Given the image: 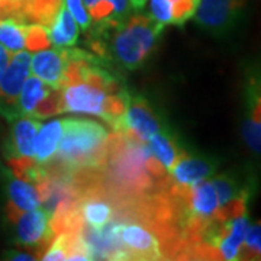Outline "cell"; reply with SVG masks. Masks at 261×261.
Segmentation results:
<instances>
[{
  "instance_id": "obj_6",
  "label": "cell",
  "mask_w": 261,
  "mask_h": 261,
  "mask_svg": "<svg viewBox=\"0 0 261 261\" xmlns=\"http://www.w3.org/2000/svg\"><path fill=\"white\" fill-rule=\"evenodd\" d=\"M31 53L19 51L9 61L8 68L0 79V113L9 119H18L19 115V96L25 80L31 73Z\"/></svg>"
},
{
  "instance_id": "obj_16",
  "label": "cell",
  "mask_w": 261,
  "mask_h": 261,
  "mask_svg": "<svg viewBox=\"0 0 261 261\" xmlns=\"http://www.w3.org/2000/svg\"><path fill=\"white\" fill-rule=\"evenodd\" d=\"M6 192L9 197V209L8 214L12 219L20 212L32 211L41 206V195L37 185L28 180L18 177L12 173L6 180Z\"/></svg>"
},
{
  "instance_id": "obj_26",
  "label": "cell",
  "mask_w": 261,
  "mask_h": 261,
  "mask_svg": "<svg viewBox=\"0 0 261 261\" xmlns=\"http://www.w3.org/2000/svg\"><path fill=\"white\" fill-rule=\"evenodd\" d=\"M64 2L67 9L71 13V16L75 19V22L79 23L80 28L84 31V29H89L92 27V18L83 5V0H64Z\"/></svg>"
},
{
  "instance_id": "obj_11",
  "label": "cell",
  "mask_w": 261,
  "mask_h": 261,
  "mask_svg": "<svg viewBox=\"0 0 261 261\" xmlns=\"http://www.w3.org/2000/svg\"><path fill=\"white\" fill-rule=\"evenodd\" d=\"M77 209L84 225L92 228H100L112 219L116 209L112 200H109L105 190L90 186L80 193L77 200Z\"/></svg>"
},
{
  "instance_id": "obj_5",
  "label": "cell",
  "mask_w": 261,
  "mask_h": 261,
  "mask_svg": "<svg viewBox=\"0 0 261 261\" xmlns=\"http://www.w3.org/2000/svg\"><path fill=\"white\" fill-rule=\"evenodd\" d=\"M247 0H199L196 22L215 37L226 35L243 16Z\"/></svg>"
},
{
  "instance_id": "obj_1",
  "label": "cell",
  "mask_w": 261,
  "mask_h": 261,
  "mask_svg": "<svg viewBox=\"0 0 261 261\" xmlns=\"http://www.w3.org/2000/svg\"><path fill=\"white\" fill-rule=\"evenodd\" d=\"M99 170L106 176L108 185L125 196L142 195L168 177L167 171L151 154L147 141L122 132H113L109 137Z\"/></svg>"
},
{
  "instance_id": "obj_27",
  "label": "cell",
  "mask_w": 261,
  "mask_h": 261,
  "mask_svg": "<svg viewBox=\"0 0 261 261\" xmlns=\"http://www.w3.org/2000/svg\"><path fill=\"white\" fill-rule=\"evenodd\" d=\"M9 61H10L9 51L0 44V79H2V75H3V73H5V70L8 68Z\"/></svg>"
},
{
  "instance_id": "obj_10",
  "label": "cell",
  "mask_w": 261,
  "mask_h": 261,
  "mask_svg": "<svg viewBox=\"0 0 261 261\" xmlns=\"http://www.w3.org/2000/svg\"><path fill=\"white\" fill-rule=\"evenodd\" d=\"M68 53L67 48L39 49L31 58V71L49 86L61 89L65 84L68 70Z\"/></svg>"
},
{
  "instance_id": "obj_4",
  "label": "cell",
  "mask_w": 261,
  "mask_h": 261,
  "mask_svg": "<svg viewBox=\"0 0 261 261\" xmlns=\"http://www.w3.org/2000/svg\"><path fill=\"white\" fill-rule=\"evenodd\" d=\"M129 93H112L102 84L73 80L61 87V113H84L99 116L112 128L126 109Z\"/></svg>"
},
{
  "instance_id": "obj_15",
  "label": "cell",
  "mask_w": 261,
  "mask_h": 261,
  "mask_svg": "<svg viewBox=\"0 0 261 261\" xmlns=\"http://www.w3.org/2000/svg\"><path fill=\"white\" fill-rule=\"evenodd\" d=\"M247 145L261 155V80H251L247 90V118L243 123Z\"/></svg>"
},
{
  "instance_id": "obj_12",
  "label": "cell",
  "mask_w": 261,
  "mask_h": 261,
  "mask_svg": "<svg viewBox=\"0 0 261 261\" xmlns=\"http://www.w3.org/2000/svg\"><path fill=\"white\" fill-rule=\"evenodd\" d=\"M218 163L211 157L203 155H189L183 154L170 170L168 176L171 177L173 187L186 189L214 176Z\"/></svg>"
},
{
  "instance_id": "obj_2",
  "label": "cell",
  "mask_w": 261,
  "mask_h": 261,
  "mask_svg": "<svg viewBox=\"0 0 261 261\" xmlns=\"http://www.w3.org/2000/svg\"><path fill=\"white\" fill-rule=\"evenodd\" d=\"M89 29V44L97 58L135 70L154 51L164 27L148 15L138 13L119 23L93 25Z\"/></svg>"
},
{
  "instance_id": "obj_14",
  "label": "cell",
  "mask_w": 261,
  "mask_h": 261,
  "mask_svg": "<svg viewBox=\"0 0 261 261\" xmlns=\"http://www.w3.org/2000/svg\"><path fill=\"white\" fill-rule=\"evenodd\" d=\"M199 0H149L148 16L160 25H185L195 16Z\"/></svg>"
},
{
  "instance_id": "obj_21",
  "label": "cell",
  "mask_w": 261,
  "mask_h": 261,
  "mask_svg": "<svg viewBox=\"0 0 261 261\" xmlns=\"http://www.w3.org/2000/svg\"><path fill=\"white\" fill-rule=\"evenodd\" d=\"M147 142L151 149V154L167 173H170L176 161L185 154V151L178 148L177 140H174L166 130L154 134Z\"/></svg>"
},
{
  "instance_id": "obj_29",
  "label": "cell",
  "mask_w": 261,
  "mask_h": 261,
  "mask_svg": "<svg viewBox=\"0 0 261 261\" xmlns=\"http://www.w3.org/2000/svg\"><path fill=\"white\" fill-rule=\"evenodd\" d=\"M147 2L148 0H130V5H132V9L134 10H141L145 5H147Z\"/></svg>"
},
{
  "instance_id": "obj_7",
  "label": "cell",
  "mask_w": 261,
  "mask_h": 261,
  "mask_svg": "<svg viewBox=\"0 0 261 261\" xmlns=\"http://www.w3.org/2000/svg\"><path fill=\"white\" fill-rule=\"evenodd\" d=\"M119 240L129 260H161L164 255L159 235L141 221L122 216Z\"/></svg>"
},
{
  "instance_id": "obj_3",
  "label": "cell",
  "mask_w": 261,
  "mask_h": 261,
  "mask_svg": "<svg viewBox=\"0 0 261 261\" xmlns=\"http://www.w3.org/2000/svg\"><path fill=\"white\" fill-rule=\"evenodd\" d=\"M109 137L108 129L99 122L65 118L63 119V137L48 167L61 168L75 174L99 170L106 155Z\"/></svg>"
},
{
  "instance_id": "obj_25",
  "label": "cell",
  "mask_w": 261,
  "mask_h": 261,
  "mask_svg": "<svg viewBox=\"0 0 261 261\" xmlns=\"http://www.w3.org/2000/svg\"><path fill=\"white\" fill-rule=\"evenodd\" d=\"M48 27L39 23H27V48L29 51H39L49 47Z\"/></svg>"
},
{
  "instance_id": "obj_19",
  "label": "cell",
  "mask_w": 261,
  "mask_h": 261,
  "mask_svg": "<svg viewBox=\"0 0 261 261\" xmlns=\"http://www.w3.org/2000/svg\"><path fill=\"white\" fill-rule=\"evenodd\" d=\"M49 41L56 48H71L79 41L80 29L67 8L61 6L57 16L48 27Z\"/></svg>"
},
{
  "instance_id": "obj_22",
  "label": "cell",
  "mask_w": 261,
  "mask_h": 261,
  "mask_svg": "<svg viewBox=\"0 0 261 261\" xmlns=\"http://www.w3.org/2000/svg\"><path fill=\"white\" fill-rule=\"evenodd\" d=\"M64 0H22L25 23H39L49 27L61 9Z\"/></svg>"
},
{
  "instance_id": "obj_17",
  "label": "cell",
  "mask_w": 261,
  "mask_h": 261,
  "mask_svg": "<svg viewBox=\"0 0 261 261\" xmlns=\"http://www.w3.org/2000/svg\"><path fill=\"white\" fill-rule=\"evenodd\" d=\"M63 137V119H53L38 129L34 142V160L39 166H48L56 155Z\"/></svg>"
},
{
  "instance_id": "obj_23",
  "label": "cell",
  "mask_w": 261,
  "mask_h": 261,
  "mask_svg": "<svg viewBox=\"0 0 261 261\" xmlns=\"http://www.w3.org/2000/svg\"><path fill=\"white\" fill-rule=\"evenodd\" d=\"M0 44L9 53H19L27 48V23L5 19L0 23Z\"/></svg>"
},
{
  "instance_id": "obj_9",
  "label": "cell",
  "mask_w": 261,
  "mask_h": 261,
  "mask_svg": "<svg viewBox=\"0 0 261 261\" xmlns=\"http://www.w3.org/2000/svg\"><path fill=\"white\" fill-rule=\"evenodd\" d=\"M16 228V238L20 245L39 248V255H42L45 248L56 232L53 229V216L47 209H41V206L32 211L20 212L12 218Z\"/></svg>"
},
{
  "instance_id": "obj_24",
  "label": "cell",
  "mask_w": 261,
  "mask_h": 261,
  "mask_svg": "<svg viewBox=\"0 0 261 261\" xmlns=\"http://www.w3.org/2000/svg\"><path fill=\"white\" fill-rule=\"evenodd\" d=\"M240 260H261V222L248 226L240 248Z\"/></svg>"
},
{
  "instance_id": "obj_13",
  "label": "cell",
  "mask_w": 261,
  "mask_h": 261,
  "mask_svg": "<svg viewBox=\"0 0 261 261\" xmlns=\"http://www.w3.org/2000/svg\"><path fill=\"white\" fill-rule=\"evenodd\" d=\"M41 122L32 116H20L13 123L10 132L9 144L6 147V154L10 161L34 160V142Z\"/></svg>"
},
{
  "instance_id": "obj_18",
  "label": "cell",
  "mask_w": 261,
  "mask_h": 261,
  "mask_svg": "<svg viewBox=\"0 0 261 261\" xmlns=\"http://www.w3.org/2000/svg\"><path fill=\"white\" fill-rule=\"evenodd\" d=\"M94 25L119 23L132 15L130 0H84Z\"/></svg>"
},
{
  "instance_id": "obj_20",
  "label": "cell",
  "mask_w": 261,
  "mask_h": 261,
  "mask_svg": "<svg viewBox=\"0 0 261 261\" xmlns=\"http://www.w3.org/2000/svg\"><path fill=\"white\" fill-rule=\"evenodd\" d=\"M54 90L56 87L42 82L37 75L28 77L19 96V115L34 118L38 108L47 100Z\"/></svg>"
},
{
  "instance_id": "obj_28",
  "label": "cell",
  "mask_w": 261,
  "mask_h": 261,
  "mask_svg": "<svg viewBox=\"0 0 261 261\" xmlns=\"http://www.w3.org/2000/svg\"><path fill=\"white\" fill-rule=\"evenodd\" d=\"M9 254V258L10 260H23V261H31V260H35V257H32V255H29L28 252H8Z\"/></svg>"
},
{
  "instance_id": "obj_8",
  "label": "cell",
  "mask_w": 261,
  "mask_h": 261,
  "mask_svg": "<svg viewBox=\"0 0 261 261\" xmlns=\"http://www.w3.org/2000/svg\"><path fill=\"white\" fill-rule=\"evenodd\" d=\"M163 130L164 126L154 113L151 105L144 97L130 94L125 112L113 128V132L129 134L141 141H148L154 134Z\"/></svg>"
}]
</instances>
